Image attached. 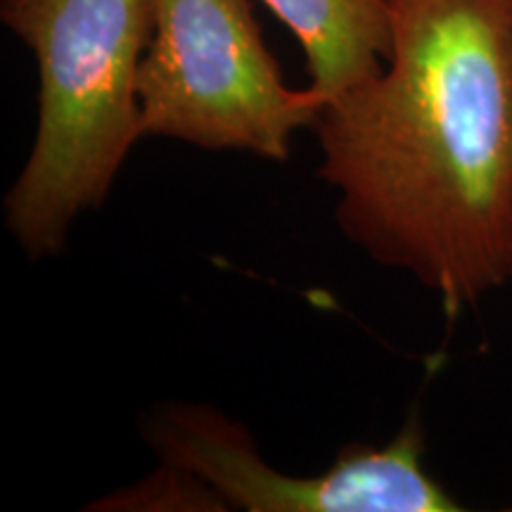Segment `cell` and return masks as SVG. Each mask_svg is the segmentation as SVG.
<instances>
[{
  "mask_svg": "<svg viewBox=\"0 0 512 512\" xmlns=\"http://www.w3.org/2000/svg\"><path fill=\"white\" fill-rule=\"evenodd\" d=\"M387 67L323 107L337 223L448 311L508 283L512 0H392Z\"/></svg>",
  "mask_w": 512,
  "mask_h": 512,
  "instance_id": "cell-1",
  "label": "cell"
},
{
  "mask_svg": "<svg viewBox=\"0 0 512 512\" xmlns=\"http://www.w3.org/2000/svg\"><path fill=\"white\" fill-rule=\"evenodd\" d=\"M38 64V128L5 197V226L31 259L60 254L83 211L110 195L143 136L138 76L155 0H0Z\"/></svg>",
  "mask_w": 512,
  "mask_h": 512,
  "instance_id": "cell-2",
  "label": "cell"
},
{
  "mask_svg": "<svg viewBox=\"0 0 512 512\" xmlns=\"http://www.w3.org/2000/svg\"><path fill=\"white\" fill-rule=\"evenodd\" d=\"M138 100L145 138L271 162H285L294 133L328 105L311 86H287L249 0H155Z\"/></svg>",
  "mask_w": 512,
  "mask_h": 512,
  "instance_id": "cell-3",
  "label": "cell"
},
{
  "mask_svg": "<svg viewBox=\"0 0 512 512\" xmlns=\"http://www.w3.org/2000/svg\"><path fill=\"white\" fill-rule=\"evenodd\" d=\"M143 437L159 463L207 484L226 510L247 512H456V498L422 465L418 420L384 446L349 444L328 470L294 477L259 456L245 427L200 403H164Z\"/></svg>",
  "mask_w": 512,
  "mask_h": 512,
  "instance_id": "cell-4",
  "label": "cell"
},
{
  "mask_svg": "<svg viewBox=\"0 0 512 512\" xmlns=\"http://www.w3.org/2000/svg\"><path fill=\"white\" fill-rule=\"evenodd\" d=\"M297 36L313 91L335 100L373 79L392 53V0H261Z\"/></svg>",
  "mask_w": 512,
  "mask_h": 512,
  "instance_id": "cell-5",
  "label": "cell"
},
{
  "mask_svg": "<svg viewBox=\"0 0 512 512\" xmlns=\"http://www.w3.org/2000/svg\"><path fill=\"white\" fill-rule=\"evenodd\" d=\"M98 510H226L219 496L188 472L162 465L147 482L117 491Z\"/></svg>",
  "mask_w": 512,
  "mask_h": 512,
  "instance_id": "cell-6",
  "label": "cell"
},
{
  "mask_svg": "<svg viewBox=\"0 0 512 512\" xmlns=\"http://www.w3.org/2000/svg\"><path fill=\"white\" fill-rule=\"evenodd\" d=\"M508 283H512V259H510V275H508Z\"/></svg>",
  "mask_w": 512,
  "mask_h": 512,
  "instance_id": "cell-7",
  "label": "cell"
}]
</instances>
